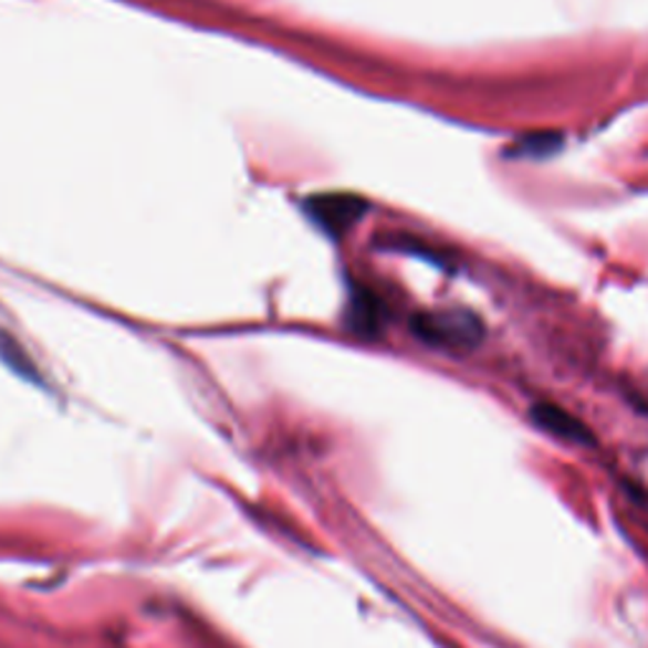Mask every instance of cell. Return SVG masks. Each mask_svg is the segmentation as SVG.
Segmentation results:
<instances>
[{
    "label": "cell",
    "instance_id": "obj_1",
    "mask_svg": "<svg viewBox=\"0 0 648 648\" xmlns=\"http://www.w3.org/2000/svg\"><path fill=\"white\" fill-rule=\"evenodd\" d=\"M410 330L420 343L436 349H474L487 335L484 322L469 310L420 312L410 320Z\"/></svg>",
    "mask_w": 648,
    "mask_h": 648
},
{
    "label": "cell",
    "instance_id": "obj_2",
    "mask_svg": "<svg viewBox=\"0 0 648 648\" xmlns=\"http://www.w3.org/2000/svg\"><path fill=\"white\" fill-rule=\"evenodd\" d=\"M365 200L349 196V192H324V196H314L306 203V213L312 216V221L332 236H343L353 229L365 216Z\"/></svg>",
    "mask_w": 648,
    "mask_h": 648
},
{
    "label": "cell",
    "instance_id": "obj_3",
    "mask_svg": "<svg viewBox=\"0 0 648 648\" xmlns=\"http://www.w3.org/2000/svg\"><path fill=\"white\" fill-rule=\"evenodd\" d=\"M530 420L540 428V431L555 436V439L560 441L588 446V449L598 443L595 433L590 431V426L577 416H573L571 410L560 408L557 403H550V400L534 403V406L530 408Z\"/></svg>",
    "mask_w": 648,
    "mask_h": 648
},
{
    "label": "cell",
    "instance_id": "obj_4",
    "mask_svg": "<svg viewBox=\"0 0 648 648\" xmlns=\"http://www.w3.org/2000/svg\"><path fill=\"white\" fill-rule=\"evenodd\" d=\"M349 317H353V327L367 332V335H373V332H378L383 327V320H385V310L378 296L373 292H357L353 294V306H349Z\"/></svg>",
    "mask_w": 648,
    "mask_h": 648
}]
</instances>
